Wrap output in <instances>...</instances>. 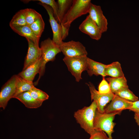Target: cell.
Masks as SVG:
<instances>
[{
  "label": "cell",
  "mask_w": 139,
  "mask_h": 139,
  "mask_svg": "<svg viewBox=\"0 0 139 139\" xmlns=\"http://www.w3.org/2000/svg\"><path fill=\"white\" fill-rule=\"evenodd\" d=\"M90 0H74L72 4L60 23L62 31V40L67 36L71 25L76 19L88 13L91 4Z\"/></svg>",
  "instance_id": "obj_1"
},
{
  "label": "cell",
  "mask_w": 139,
  "mask_h": 139,
  "mask_svg": "<svg viewBox=\"0 0 139 139\" xmlns=\"http://www.w3.org/2000/svg\"><path fill=\"white\" fill-rule=\"evenodd\" d=\"M97 109V104L93 101L90 106L78 110L74 114L77 122L90 135L96 131L94 128V121Z\"/></svg>",
  "instance_id": "obj_2"
},
{
  "label": "cell",
  "mask_w": 139,
  "mask_h": 139,
  "mask_svg": "<svg viewBox=\"0 0 139 139\" xmlns=\"http://www.w3.org/2000/svg\"><path fill=\"white\" fill-rule=\"evenodd\" d=\"M40 48L42 52V63L38 78L34 83L35 85L38 84L39 80L44 74L46 64L49 61H54L56 55L61 52L60 46L49 38L41 42Z\"/></svg>",
  "instance_id": "obj_3"
},
{
  "label": "cell",
  "mask_w": 139,
  "mask_h": 139,
  "mask_svg": "<svg viewBox=\"0 0 139 139\" xmlns=\"http://www.w3.org/2000/svg\"><path fill=\"white\" fill-rule=\"evenodd\" d=\"M119 113L108 114L101 113L97 110L94 121V127L96 131H103L106 133L109 139H113L112 134L116 123L113 122L115 115Z\"/></svg>",
  "instance_id": "obj_4"
},
{
  "label": "cell",
  "mask_w": 139,
  "mask_h": 139,
  "mask_svg": "<svg viewBox=\"0 0 139 139\" xmlns=\"http://www.w3.org/2000/svg\"><path fill=\"white\" fill-rule=\"evenodd\" d=\"M88 58L87 56L64 57L63 59L68 70L74 76L77 82L82 79V72L88 69Z\"/></svg>",
  "instance_id": "obj_5"
},
{
  "label": "cell",
  "mask_w": 139,
  "mask_h": 139,
  "mask_svg": "<svg viewBox=\"0 0 139 139\" xmlns=\"http://www.w3.org/2000/svg\"><path fill=\"white\" fill-rule=\"evenodd\" d=\"M18 75H13L2 86L0 92V107L4 109L16 90Z\"/></svg>",
  "instance_id": "obj_6"
},
{
  "label": "cell",
  "mask_w": 139,
  "mask_h": 139,
  "mask_svg": "<svg viewBox=\"0 0 139 139\" xmlns=\"http://www.w3.org/2000/svg\"><path fill=\"white\" fill-rule=\"evenodd\" d=\"M60 47L65 57L87 56L88 54L85 47L79 41L71 40L63 42Z\"/></svg>",
  "instance_id": "obj_7"
},
{
  "label": "cell",
  "mask_w": 139,
  "mask_h": 139,
  "mask_svg": "<svg viewBox=\"0 0 139 139\" xmlns=\"http://www.w3.org/2000/svg\"><path fill=\"white\" fill-rule=\"evenodd\" d=\"M87 84L90 92L91 100L96 103L97 106V110L100 112H104L105 107L111 101L115 95V94L112 92L106 94L100 93L91 82H89Z\"/></svg>",
  "instance_id": "obj_8"
},
{
  "label": "cell",
  "mask_w": 139,
  "mask_h": 139,
  "mask_svg": "<svg viewBox=\"0 0 139 139\" xmlns=\"http://www.w3.org/2000/svg\"><path fill=\"white\" fill-rule=\"evenodd\" d=\"M39 4L42 5L47 11L49 16V21L53 32L52 40L57 45L60 46L63 42L61 25L55 19L53 10L50 6L40 2Z\"/></svg>",
  "instance_id": "obj_9"
},
{
  "label": "cell",
  "mask_w": 139,
  "mask_h": 139,
  "mask_svg": "<svg viewBox=\"0 0 139 139\" xmlns=\"http://www.w3.org/2000/svg\"><path fill=\"white\" fill-rule=\"evenodd\" d=\"M79 29L92 39L98 40L101 38L102 33L89 15L80 25Z\"/></svg>",
  "instance_id": "obj_10"
},
{
  "label": "cell",
  "mask_w": 139,
  "mask_h": 139,
  "mask_svg": "<svg viewBox=\"0 0 139 139\" xmlns=\"http://www.w3.org/2000/svg\"><path fill=\"white\" fill-rule=\"evenodd\" d=\"M88 13L102 33L106 32L108 29L107 20L103 14L101 6L91 3Z\"/></svg>",
  "instance_id": "obj_11"
},
{
  "label": "cell",
  "mask_w": 139,
  "mask_h": 139,
  "mask_svg": "<svg viewBox=\"0 0 139 139\" xmlns=\"http://www.w3.org/2000/svg\"><path fill=\"white\" fill-rule=\"evenodd\" d=\"M28 43V48L25 57L22 70L33 64L42 56L41 49L37 45L30 39L26 38Z\"/></svg>",
  "instance_id": "obj_12"
},
{
  "label": "cell",
  "mask_w": 139,
  "mask_h": 139,
  "mask_svg": "<svg viewBox=\"0 0 139 139\" xmlns=\"http://www.w3.org/2000/svg\"><path fill=\"white\" fill-rule=\"evenodd\" d=\"M133 102L124 99L115 94L111 102L105 109L104 112L108 114L119 113L128 109L132 106Z\"/></svg>",
  "instance_id": "obj_13"
},
{
  "label": "cell",
  "mask_w": 139,
  "mask_h": 139,
  "mask_svg": "<svg viewBox=\"0 0 139 139\" xmlns=\"http://www.w3.org/2000/svg\"><path fill=\"white\" fill-rule=\"evenodd\" d=\"M42 63L41 57L35 63L20 72L18 75L28 81L33 82L36 74L39 73Z\"/></svg>",
  "instance_id": "obj_14"
},
{
  "label": "cell",
  "mask_w": 139,
  "mask_h": 139,
  "mask_svg": "<svg viewBox=\"0 0 139 139\" xmlns=\"http://www.w3.org/2000/svg\"><path fill=\"white\" fill-rule=\"evenodd\" d=\"M87 73L90 76L94 75L96 76L101 75L105 77L106 75L105 70L106 65L96 62L88 58Z\"/></svg>",
  "instance_id": "obj_15"
},
{
  "label": "cell",
  "mask_w": 139,
  "mask_h": 139,
  "mask_svg": "<svg viewBox=\"0 0 139 139\" xmlns=\"http://www.w3.org/2000/svg\"><path fill=\"white\" fill-rule=\"evenodd\" d=\"M16 99L22 103L27 107L30 108H36L40 107L43 102L37 101L31 96L29 91L24 92L16 96Z\"/></svg>",
  "instance_id": "obj_16"
},
{
  "label": "cell",
  "mask_w": 139,
  "mask_h": 139,
  "mask_svg": "<svg viewBox=\"0 0 139 139\" xmlns=\"http://www.w3.org/2000/svg\"><path fill=\"white\" fill-rule=\"evenodd\" d=\"M15 32L19 35L29 39L39 45L40 38L37 37L28 25L11 27Z\"/></svg>",
  "instance_id": "obj_17"
},
{
  "label": "cell",
  "mask_w": 139,
  "mask_h": 139,
  "mask_svg": "<svg viewBox=\"0 0 139 139\" xmlns=\"http://www.w3.org/2000/svg\"><path fill=\"white\" fill-rule=\"evenodd\" d=\"M106 80L108 82L111 90L115 93L122 88L128 87L126 79L124 76L118 77H108Z\"/></svg>",
  "instance_id": "obj_18"
},
{
  "label": "cell",
  "mask_w": 139,
  "mask_h": 139,
  "mask_svg": "<svg viewBox=\"0 0 139 139\" xmlns=\"http://www.w3.org/2000/svg\"><path fill=\"white\" fill-rule=\"evenodd\" d=\"M105 72L106 76H110L112 77H118L124 76L121 64L117 61L106 65Z\"/></svg>",
  "instance_id": "obj_19"
},
{
  "label": "cell",
  "mask_w": 139,
  "mask_h": 139,
  "mask_svg": "<svg viewBox=\"0 0 139 139\" xmlns=\"http://www.w3.org/2000/svg\"><path fill=\"white\" fill-rule=\"evenodd\" d=\"M34 86L33 82L25 80L18 75L16 90L13 98L24 92L30 91Z\"/></svg>",
  "instance_id": "obj_20"
},
{
  "label": "cell",
  "mask_w": 139,
  "mask_h": 139,
  "mask_svg": "<svg viewBox=\"0 0 139 139\" xmlns=\"http://www.w3.org/2000/svg\"><path fill=\"white\" fill-rule=\"evenodd\" d=\"M72 0H58V22L60 23L73 3Z\"/></svg>",
  "instance_id": "obj_21"
},
{
  "label": "cell",
  "mask_w": 139,
  "mask_h": 139,
  "mask_svg": "<svg viewBox=\"0 0 139 139\" xmlns=\"http://www.w3.org/2000/svg\"><path fill=\"white\" fill-rule=\"evenodd\" d=\"M9 25L10 27L28 25L25 19V9L21 10L17 12L10 21Z\"/></svg>",
  "instance_id": "obj_22"
},
{
  "label": "cell",
  "mask_w": 139,
  "mask_h": 139,
  "mask_svg": "<svg viewBox=\"0 0 139 139\" xmlns=\"http://www.w3.org/2000/svg\"><path fill=\"white\" fill-rule=\"evenodd\" d=\"M121 98L126 100L134 102L139 100L138 98L128 88H123L114 93Z\"/></svg>",
  "instance_id": "obj_23"
},
{
  "label": "cell",
  "mask_w": 139,
  "mask_h": 139,
  "mask_svg": "<svg viewBox=\"0 0 139 139\" xmlns=\"http://www.w3.org/2000/svg\"><path fill=\"white\" fill-rule=\"evenodd\" d=\"M45 24L41 16L29 27L38 37L40 38L45 28Z\"/></svg>",
  "instance_id": "obj_24"
},
{
  "label": "cell",
  "mask_w": 139,
  "mask_h": 139,
  "mask_svg": "<svg viewBox=\"0 0 139 139\" xmlns=\"http://www.w3.org/2000/svg\"><path fill=\"white\" fill-rule=\"evenodd\" d=\"M29 91L32 97L37 101L43 102L49 98V96L47 93L34 86Z\"/></svg>",
  "instance_id": "obj_25"
},
{
  "label": "cell",
  "mask_w": 139,
  "mask_h": 139,
  "mask_svg": "<svg viewBox=\"0 0 139 139\" xmlns=\"http://www.w3.org/2000/svg\"><path fill=\"white\" fill-rule=\"evenodd\" d=\"M25 19L28 25L29 26L39 18L41 15L34 10L25 9Z\"/></svg>",
  "instance_id": "obj_26"
},
{
  "label": "cell",
  "mask_w": 139,
  "mask_h": 139,
  "mask_svg": "<svg viewBox=\"0 0 139 139\" xmlns=\"http://www.w3.org/2000/svg\"><path fill=\"white\" fill-rule=\"evenodd\" d=\"M98 91L101 94H106L111 92L109 83L106 81L104 77L99 83L98 87Z\"/></svg>",
  "instance_id": "obj_27"
},
{
  "label": "cell",
  "mask_w": 139,
  "mask_h": 139,
  "mask_svg": "<svg viewBox=\"0 0 139 139\" xmlns=\"http://www.w3.org/2000/svg\"><path fill=\"white\" fill-rule=\"evenodd\" d=\"M32 1H38L41 3L48 5L53 9L54 13V16L58 22V6L57 3L54 0H38Z\"/></svg>",
  "instance_id": "obj_28"
},
{
  "label": "cell",
  "mask_w": 139,
  "mask_h": 139,
  "mask_svg": "<svg viewBox=\"0 0 139 139\" xmlns=\"http://www.w3.org/2000/svg\"><path fill=\"white\" fill-rule=\"evenodd\" d=\"M90 136L89 139H109L106 133L103 131H96Z\"/></svg>",
  "instance_id": "obj_29"
},
{
  "label": "cell",
  "mask_w": 139,
  "mask_h": 139,
  "mask_svg": "<svg viewBox=\"0 0 139 139\" xmlns=\"http://www.w3.org/2000/svg\"><path fill=\"white\" fill-rule=\"evenodd\" d=\"M128 109L135 113L139 114V100L133 102L132 106Z\"/></svg>",
  "instance_id": "obj_30"
},
{
  "label": "cell",
  "mask_w": 139,
  "mask_h": 139,
  "mask_svg": "<svg viewBox=\"0 0 139 139\" xmlns=\"http://www.w3.org/2000/svg\"><path fill=\"white\" fill-rule=\"evenodd\" d=\"M134 118L136 122L139 126V114L135 113L134 115Z\"/></svg>",
  "instance_id": "obj_31"
}]
</instances>
